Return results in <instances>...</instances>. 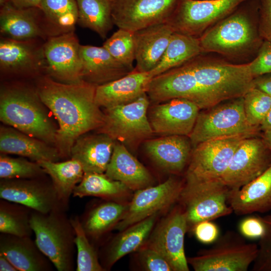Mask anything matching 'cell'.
<instances>
[{
  "mask_svg": "<svg viewBox=\"0 0 271 271\" xmlns=\"http://www.w3.org/2000/svg\"><path fill=\"white\" fill-rule=\"evenodd\" d=\"M38 93L21 88L2 91V122L56 147L57 130L42 106Z\"/></svg>",
  "mask_w": 271,
  "mask_h": 271,
  "instance_id": "4",
  "label": "cell"
},
{
  "mask_svg": "<svg viewBox=\"0 0 271 271\" xmlns=\"http://www.w3.org/2000/svg\"><path fill=\"white\" fill-rule=\"evenodd\" d=\"M266 231L259 239L257 257L253 262L252 271H271V214L261 216Z\"/></svg>",
  "mask_w": 271,
  "mask_h": 271,
  "instance_id": "42",
  "label": "cell"
},
{
  "mask_svg": "<svg viewBox=\"0 0 271 271\" xmlns=\"http://www.w3.org/2000/svg\"><path fill=\"white\" fill-rule=\"evenodd\" d=\"M261 139L268 149L271 151V129L263 131Z\"/></svg>",
  "mask_w": 271,
  "mask_h": 271,
  "instance_id": "52",
  "label": "cell"
},
{
  "mask_svg": "<svg viewBox=\"0 0 271 271\" xmlns=\"http://www.w3.org/2000/svg\"><path fill=\"white\" fill-rule=\"evenodd\" d=\"M104 173L131 190L151 186L153 183V177L146 168L123 144L117 141L115 142L111 159Z\"/></svg>",
  "mask_w": 271,
  "mask_h": 271,
  "instance_id": "26",
  "label": "cell"
},
{
  "mask_svg": "<svg viewBox=\"0 0 271 271\" xmlns=\"http://www.w3.org/2000/svg\"><path fill=\"white\" fill-rule=\"evenodd\" d=\"M32 210L4 199L0 201V232L18 236H30L33 232L30 218Z\"/></svg>",
  "mask_w": 271,
  "mask_h": 271,
  "instance_id": "37",
  "label": "cell"
},
{
  "mask_svg": "<svg viewBox=\"0 0 271 271\" xmlns=\"http://www.w3.org/2000/svg\"><path fill=\"white\" fill-rule=\"evenodd\" d=\"M159 213L126 228L110 245L106 258L110 267L125 255L141 248L154 228Z\"/></svg>",
  "mask_w": 271,
  "mask_h": 271,
  "instance_id": "30",
  "label": "cell"
},
{
  "mask_svg": "<svg viewBox=\"0 0 271 271\" xmlns=\"http://www.w3.org/2000/svg\"><path fill=\"white\" fill-rule=\"evenodd\" d=\"M96 87L84 80L67 83L48 76L40 80L37 93L59 124L56 147L61 157H70L79 137L102 125L104 114L95 102Z\"/></svg>",
  "mask_w": 271,
  "mask_h": 271,
  "instance_id": "1",
  "label": "cell"
},
{
  "mask_svg": "<svg viewBox=\"0 0 271 271\" xmlns=\"http://www.w3.org/2000/svg\"><path fill=\"white\" fill-rule=\"evenodd\" d=\"M152 78L150 72L134 69L119 79L97 86L95 102L104 108L132 102L147 93Z\"/></svg>",
  "mask_w": 271,
  "mask_h": 271,
  "instance_id": "20",
  "label": "cell"
},
{
  "mask_svg": "<svg viewBox=\"0 0 271 271\" xmlns=\"http://www.w3.org/2000/svg\"><path fill=\"white\" fill-rule=\"evenodd\" d=\"M0 253L19 271H46L51 269V261L30 236L2 233Z\"/></svg>",
  "mask_w": 271,
  "mask_h": 271,
  "instance_id": "27",
  "label": "cell"
},
{
  "mask_svg": "<svg viewBox=\"0 0 271 271\" xmlns=\"http://www.w3.org/2000/svg\"><path fill=\"white\" fill-rule=\"evenodd\" d=\"M239 135L208 140L192 149L184 173L185 182L209 181L221 179L228 168L234 153L245 138Z\"/></svg>",
  "mask_w": 271,
  "mask_h": 271,
  "instance_id": "11",
  "label": "cell"
},
{
  "mask_svg": "<svg viewBox=\"0 0 271 271\" xmlns=\"http://www.w3.org/2000/svg\"><path fill=\"white\" fill-rule=\"evenodd\" d=\"M75 233L77 248L76 271L105 270L99 262L97 253L91 244L78 216L70 218Z\"/></svg>",
  "mask_w": 271,
  "mask_h": 271,
  "instance_id": "38",
  "label": "cell"
},
{
  "mask_svg": "<svg viewBox=\"0 0 271 271\" xmlns=\"http://www.w3.org/2000/svg\"><path fill=\"white\" fill-rule=\"evenodd\" d=\"M115 142L103 133L84 134L74 142L70 157L80 163L84 173H104L111 159Z\"/></svg>",
  "mask_w": 271,
  "mask_h": 271,
  "instance_id": "25",
  "label": "cell"
},
{
  "mask_svg": "<svg viewBox=\"0 0 271 271\" xmlns=\"http://www.w3.org/2000/svg\"><path fill=\"white\" fill-rule=\"evenodd\" d=\"M202 54L184 64L215 105L243 96L253 87L248 63L233 64Z\"/></svg>",
  "mask_w": 271,
  "mask_h": 271,
  "instance_id": "3",
  "label": "cell"
},
{
  "mask_svg": "<svg viewBox=\"0 0 271 271\" xmlns=\"http://www.w3.org/2000/svg\"><path fill=\"white\" fill-rule=\"evenodd\" d=\"M129 190L124 184L109 178L105 173H84L82 179L75 187L72 196L114 199L122 197Z\"/></svg>",
  "mask_w": 271,
  "mask_h": 271,
  "instance_id": "36",
  "label": "cell"
},
{
  "mask_svg": "<svg viewBox=\"0 0 271 271\" xmlns=\"http://www.w3.org/2000/svg\"><path fill=\"white\" fill-rule=\"evenodd\" d=\"M46 173L39 164L23 158H14L2 154L0 156L1 179L35 178L43 176Z\"/></svg>",
  "mask_w": 271,
  "mask_h": 271,
  "instance_id": "40",
  "label": "cell"
},
{
  "mask_svg": "<svg viewBox=\"0 0 271 271\" xmlns=\"http://www.w3.org/2000/svg\"><path fill=\"white\" fill-rule=\"evenodd\" d=\"M197 239L204 244L214 243L219 237V229L211 221H203L197 223L192 228Z\"/></svg>",
  "mask_w": 271,
  "mask_h": 271,
  "instance_id": "47",
  "label": "cell"
},
{
  "mask_svg": "<svg viewBox=\"0 0 271 271\" xmlns=\"http://www.w3.org/2000/svg\"><path fill=\"white\" fill-rule=\"evenodd\" d=\"M223 102L199 112L189 136L193 148L208 140L239 135L254 136L260 131L246 119L243 96Z\"/></svg>",
  "mask_w": 271,
  "mask_h": 271,
  "instance_id": "6",
  "label": "cell"
},
{
  "mask_svg": "<svg viewBox=\"0 0 271 271\" xmlns=\"http://www.w3.org/2000/svg\"><path fill=\"white\" fill-rule=\"evenodd\" d=\"M202 53L232 58L256 55L264 41L258 28V0H247L199 38Z\"/></svg>",
  "mask_w": 271,
  "mask_h": 271,
  "instance_id": "2",
  "label": "cell"
},
{
  "mask_svg": "<svg viewBox=\"0 0 271 271\" xmlns=\"http://www.w3.org/2000/svg\"><path fill=\"white\" fill-rule=\"evenodd\" d=\"M42 177L2 179L0 198L42 213L57 209H67L61 202L52 180L50 182H44L40 180Z\"/></svg>",
  "mask_w": 271,
  "mask_h": 271,
  "instance_id": "16",
  "label": "cell"
},
{
  "mask_svg": "<svg viewBox=\"0 0 271 271\" xmlns=\"http://www.w3.org/2000/svg\"><path fill=\"white\" fill-rule=\"evenodd\" d=\"M30 136L13 127L1 126L0 151L4 154H15L31 161L58 162L61 155L56 147Z\"/></svg>",
  "mask_w": 271,
  "mask_h": 271,
  "instance_id": "28",
  "label": "cell"
},
{
  "mask_svg": "<svg viewBox=\"0 0 271 271\" xmlns=\"http://www.w3.org/2000/svg\"><path fill=\"white\" fill-rule=\"evenodd\" d=\"M81 78L96 86L119 79L133 69L114 59L103 46L80 45Z\"/></svg>",
  "mask_w": 271,
  "mask_h": 271,
  "instance_id": "21",
  "label": "cell"
},
{
  "mask_svg": "<svg viewBox=\"0 0 271 271\" xmlns=\"http://www.w3.org/2000/svg\"><path fill=\"white\" fill-rule=\"evenodd\" d=\"M140 259L143 268L149 271H173L167 260L157 250L148 246L140 250Z\"/></svg>",
  "mask_w": 271,
  "mask_h": 271,
  "instance_id": "43",
  "label": "cell"
},
{
  "mask_svg": "<svg viewBox=\"0 0 271 271\" xmlns=\"http://www.w3.org/2000/svg\"><path fill=\"white\" fill-rule=\"evenodd\" d=\"M57 209L47 213L32 210L30 225L35 242L58 271L74 269L75 233L65 213Z\"/></svg>",
  "mask_w": 271,
  "mask_h": 271,
  "instance_id": "5",
  "label": "cell"
},
{
  "mask_svg": "<svg viewBox=\"0 0 271 271\" xmlns=\"http://www.w3.org/2000/svg\"><path fill=\"white\" fill-rule=\"evenodd\" d=\"M144 143L147 155L164 171L179 175L186 170L193 149L189 137L163 136Z\"/></svg>",
  "mask_w": 271,
  "mask_h": 271,
  "instance_id": "19",
  "label": "cell"
},
{
  "mask_svg": "<svg viewBox=\"0 0 271 271\" xmlns=\"http://www.w3.org/2000/svg\"><path fill=\"white\" fill-rule=\"evenodd\" d=\"M39 9L47 31L57 35L74 31L78 18L76 0H42Z\"/></svg>",
  "mask_w": 271,
  "mask_h": 271,
  "instance_id": "33",
  "label": "cell"
},
{
  "mask_svg": "<svg viewBox=\"0 0 271 271\" xmlns=\"http://www.w3.org/2000/svg\"><path fill=\"white\" fill-rule=\"evenodd\" d=\"M44 20L38 8L20 9L9 3L1 6L0 31L8 39L29 41L45 35Z\"/></svg>",
  "mask_w": 271,
  "mask_h": 271,
  "instance_id": "23",
  "label": "cell"
},
{
  "mask_svg": "<svg viewBox=\"0 0 271 271\" xmlns=\"http://www.w3.org/2000/svg\"><path fill=\"white\" fill-rule=\"evenodd\" d=\"M243 98L244 112L248 122L252 126L259 128L271 108V96L253 87Z\"/></svg>",
  "mask_w": 271,
  "mask_h": 271,
  "instance_id": "41",
  "label": "cell"
},
{
  "mask_svg": "<svg viewBox=\"0 0 271 271\" xmlns=\"http://www.w3.org/2000/svg\"><path fill=\"white\" fill-rule=\"evenodd\" d=\"M258 28L263 40L271 42V0H258Z\"/></svg>",
  "mask_w": 271,
  "mask_h": 271,
  "instance_id": "46",
  "label": "cell"
},
{
  "mask_svg": "<svg viewBox=\"0 0 271 271\" xmlns=\"http://www.w3.org/2000/svg\"><path fill=\"white\" fill-rule=\"evenodd\" d=\"M253 78L271 72V42L264 40L255 58L248 62Z\"/></svg>",
  "mask_w": 271,
  "mask_h": 271,
  "instance_id": "44",
  "label": "cell"
},
{
  "mask_svg": "<svg viewBox=\"0 0 271 271\" xmlns=\"http://www.w3.org/2000/svg\"><path fill=\"white\" fill-rule=\"evenodd\" d=\"M174 31L167 23L152 25L134 32V69L150 72L159 63Z\"/></svg>",
  "mask_w": 271,
  "mask_h": 271,
  "instance_id": "22",
  "label": "cell"
},
{
  "mask_svg": "<svg viewBox=\"0 0 271 271\" xmlns=\"http://www.w3.org/2000/svg\"><path fill=\"white\" fill-rule=\"evenodd\" d=\"M200 110L198 106L190 100L173 98L150 105L148 116L154 133L162 136L189 137Z\"/></svg>",
  "mask_w": 271,
  "mask_h": 271,
  "instance_id": "18",
  "label": "cell"
},
{
  "mask_svg": "<svg viewBox=\"0 0 271 271\" xmlns=\"http://www.w3.org/2000/svg\"><path fill=\"white\" fill-rule=\"evenodd\" d=\"M213 243L187 258L194 270L247 271L258 254V244L247 242L234 231H226Z\"/></svg>",
  "mask_w": 271,
  "mask_h": 271,
  "instance_id": "7",
  "label": "cell"
},
{
  "mask_svg": "<svg viewBox=\"0 0 271 271\" xmlns=\"http://www.w3.org/2000/svg\"><path fill=\"white\" fill-rule=\"evenodd\" d=\"M239 229L244 237L249 239H260L266 231L265 224L258 215L244 218L239 223Z\"/></svg>",
  "mask_w": 271,
  "mask_h": 271,
  "instance_id": "45",
  "label": "cell"
},
{
  "mask_svg": "<svg viewBox=\"0 0 271 271\" xmlns=\"http://www.w3.org/2000/svg\"><path fill=\"white\" fill-rule=\"evenodd\" d=\"M228 203L237 215L271 210V166L261 175L238 189L230 190Z\"/></svg>",
  "mask_w": 271,
  "mask_h": 271,
  "instance_id": "24",
  "label": "cell"
},
{
  "mask_svg": "<svg viewBox=\"0 0 271 271\" xmlns=\"http://www.w3.org/2000/svg\"><path fill=\"white\" fill-rule=\"evenodd\" d=\"M202 53L199 38L174 32L162 59L150 73L153 78Z\"/></svg>",
  "mask_w": 271,
  "mask_h": 271,
  "instance_id": "32",
  "label": "cell"
},
{
  "mask_svg": "<svg viewBox=\"0 0 271 271\" xmlns=\"http://www.w3.org/2000/svg\"><path fill=\"white\" fill-rule=\"evenodd\" d=\"M253 87L271 96V72L253 78Z\"/></svg>",
  "mask_w": 271,
  "mask_h": 271,
  "instance_id": "48",
  "label": "cell"
},
{
  "mask_svg": "<svg viewBox=\"0 0 271 271\" xmlns=\"http://www.w3.org/2000/svg\"><path fill=\"white\" fill-rule=\"evenodd\" d=\"M271 166V151L262 139H244L235 151L221 179L230 190L238 189L255 179Z\"/></svg>",
  "mask_w": 271,
  "mask_h": 271,
  "instance_id": "13",
  "label": "cell"
},
{
  "mask_svg": "<svg viewBox=\"0 0 271 271\" xmlns=\"http://www.w3.org/2000/svg\"><path fill=\"white\" fill-rule=\"evenodd\" d=\"M37 163L50 176L61 202L67 207L75 187L84 174L80 163L71 158L61 162L42 161Z\"/></svg>",
  "mask_w": 271,
  "mask_h": 271,
  "instance_id": "31",
  "label": "cell"
},
{
  "mask_svg": "<svg viewBox=\"0 0 271 271\" xmlns=\"http://www.w3.org/2000/svg\"><path fill=\"white\" fill-rule=\"evenodd\" d=\"M78 39L74 31L53 36L43 46L46 69L61 82L75 83L82 80Z\"/></svg>",
  "mask_w": 271,
  "mask_h": 271,
  "instance_id": "17",
  "label": "cell"
},
{
  "mask_svg": "<svg viewBox=\"0 0 271 271\" xmlns=\"http://www.w3.org/2000/svg\"><path fill=\"white\" fill-rule=\"evenodd\" d=\"M1 271H18V269L3 254L0 253Z\"/></svg>",
  "mask_w": 271,
  "mask_h": 271,
  "instance_id": "50",
  "label": "cell"
},
{
  "mask_svg": "<svg viewBox=\"0 0 271 271\" xmlns=\"http://www.w3.org/2000/svg\"><path fill=\"white\" fill-rule=\"evenodd\" d=\"M179 0H111L114 25L135 32L166 23Z\"/></svg>",
  "mask_w": 271,
  "mask_h": 271,
  "instance_id": "15",
  "label": "cell"
},
{
  "mask_svg": "<svg viewBox=\"0 0 271 271\" xmlns=\"http://www.w3.org/2000/svg\"><path fill=\"white\" fill-rule=\"evenodd\" d=\"M260 131L271 129V108L259 126Z\"/></svg>",
  "mask_w": 271,
  "mask_h": 271,
  "instance_id": "51",
  "label": "cell"
},
{
  "mask_svg": "<svg viewBox=\"0 0 271 271\" xmlns=\"http://www.w3.org/2000/svg\"><path fill=\"white\" fill-rule=\"evenodd\" d=\"M150 100L147 93L123 105L104 108V119L98 129L127 149L135 150L154 133L148 111Z\"/></svg>",
  "mask_w": 271,
  "mask_h": 271,
  "instance_id": "8",
  "label": "cell"
},
{
  "mask_svg": "<svg viewBox=\"0 0 271 271\" xmlns=\"http://www.w3.org/2000/svg\"><path fill=\"white\" fill-rule=\"evenodd\" d=\"M10 39H3L0 43L1 70L9 72H22L35 69L45 65L43 47L36 50L27 43Z\"/></svg>",
  "mask_w": 271,
  "mask_h": 271,
  "instance_id": "29",
  "label": "cell"
},
{
  "mask_svg": "<svg viewBox=\"0 0 271 271\" xmlns=\"http://www.w3.org/2000/svg\"><path fill=\"white\" fill-rule=\"evenodd\" d=\"M111 56L125 66L134 69L135 41L134 32L118 28L103 43Z\"/></svg>",
  "mask_w": 271,
  "mask_h": 271,
  "instance_id": "39",
  "label": "cell"
},
{
  "mask_svg": "<svg viewBox=\"0 0 271 271\" xmlns=\"http://www.w3.org/2000/svg\"><path fill=\"white\" fill-rule=\"evenodd\" d=\"M78 10V23L106 37L114 24L111 16V0H76Z\"/></svg>",
  "mask_w": 271,
  "mask_h": 271,
  "instance_id": "34",
  "label": "cell"
},
{
  "mask_svg": "<svg viewBox=\"0 0 271 271\" xmlns=\"http://www.w3.org/2000/svg\"><path fill=\"white\" fill-rule=\"evenodd\" d=\"M188 231L185 212L179 204L156 227L148 246L159 252L173 271H188L184 249V239Z\"/></svg>",
  "mask_w": 271,
  "mask_h": 271,
  "instance_id": "14",
  "label": "cell"
},
{
  "mask_svg": "<svg viewBox=\"0 0 271 271\" xmlns=\"http://www.w3.org/2000/svg\"><path fill=\"white\" fill-rule=\"evenodd\" d=\"M42 0H0V5L2 6L7 3H9L14 7L20 8H38Z\"/></svg>",
  "mask_w": 271,
  "mask_h": 271,
  "instance_id": "49",
  "label": "cell"
},
{
  "mask_svg": "<svg viewBox=\"0 0 271 271\" xmlns=\"http://www.w3.org/2000/svg\"><path fill=\"white\" fill-rule=\"evenodd\" d=\"M230 189L221 179L185 182L178 202L186 215L188 230L198 223L231 214Z\"/></svg>",
  "mask_w": 271,
  "mask_h": 271,
  "instance_id": "9",
  "label": "cell"
},
{
  "mask_svg": "<svg viewBox=\"0 0 271 271\" xmlns=\"http://www.w3.org/2000/svg\"><path fill=\"white\" fill-rule=\"evenodd\" d=\"M128 205L108 201L96 205L85 217L80 219L88 238H98L115 225L121 219Z\"/></svg>",
  "mask_w": 271,
  "mask_h": 271,
  "instance_id": "35",
  "label": "cell"
},
{
  "mask_svg": "<svg viewBox=\"0 0 271 271\" xmlns=\"http://www.w3.org/2000/svg\"><path fill=\"white\" fill-rule=\"evenodd\" d=\"M247 0H179L166 22L174 32L199 38Z\"/></svg>",
  "mask_w": 271,
  "mask_h": 271,
  "instance_id": "10",
  "label": "cell"
},
{
  "mask_svg": "<svg viewBox=\"0 0 271 271\" xmlns=\"http://www.w3.org/2000/svg\"><path fill=\"white\" fill-rule=\"evenodd\" d=\"M184 185V179L175 176L163 183L136 191L121 219L114 228L122 231L178 202Z\"/></svg>",
  "mask_w": 271,
  "mask_h": 271,
  "instance_id": "12",
  "label": "cell"
}]
</instances>
